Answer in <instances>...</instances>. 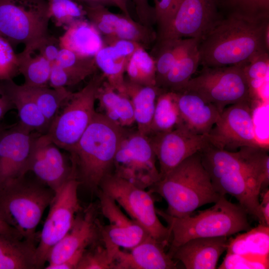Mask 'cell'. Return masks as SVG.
Instances as JSON below:
<instances>
[{"mask_svg": "<svg viewBox=\"0 0 269 269\" xmlns=\"http://www.w3.org/2000/svg\"><path fill=\"white\" fill-rule=\"evenodd\" d=\"M0 234L16 236L22 238L19 234L12 228L3 219L0 214Z\"/></svg>", "mask_w": 269, "mask_h": 269, "instance_id": "53", "label": "cell"}, {"mask_svg": "<svg viewBox=\"0 0 269 269\" xmlns=\"http://www.w3.org/2000/svg\"><path fill=\"white\" fill-rule=\"evenodd\" d=\"M228 237L190 239L168 254L181 262L186 269H215L222 254L226 251Z\"/></svg>", "mask_w": 269, "mask_h": 269, "instance_id": "21", "label": "cell"}, {"mask_svg": "<svg viewBox=\"0 0 269 269\" xmlns=\"http://www.w3.org/2000/svg\"><path fill=\"white\" fill-rule=\"evenodd\" d=\"M19 74L17 54L12 45L0 35V81L12 80Z\"/></svg>", "mask_w": 269, "mask_h": 269, "instance_id": "42", "label": "cell"}, {"mask_svg": "<svg viewBox=\"0 0 269 269\" xmlns=\"http://www.w3.org/2000/svg\"><path fill=\"white\" fill-rule=\"evenodd\" d=\"M105 80L102 73H95L85 87L66 100L46 133L58 147L69 151L78 141L96 113L97 90Z\"/></svg>", "mask_w": 269, "mask_h": 269, "instance_id": "7", "label": "cell"}, {"mask_svg": "<svg viewBox=\"0 0 269 269\" xmlns=\"http://www.w3.org/2000/svg\"><path fill=\"white\" fill-rule=\"evenodd\" d=\"M17 55L19 73L24 79L23 85L31 87L48 86L52 64L29 46H25Z\"/></svg>", "mask_w": 269, "mask_h": 269, "instance_id": "29", "label": "cell"}, {"mask_svg": "<svg viewBox=\"0 0 269 269\" xmlns=\"http://www.w3.org/2000/svg\"><path fill=\"white\" fill-rule=\"evenodd\" d=\"M80 4H101L105 6H115L112 0H76Z\"/></svg>", "mask_w": 269, "mask_h": 269, "instance_id": "54", "label": "cell"}, {"mask_svg": "<svg viewBox=\"0 0 269 269\" xmlns=\"http://www.w3.org/2000/svg\"><path fill=\"white\" fill-rule=\"evenodd\" d=\"M149 191L165 200L167 214L179 218L191 214L202 206L215 203L222 195L215 189L199 152L167 173Z\"/></svg>", "mask_w": 269, "mask_h": 269, "instance_id": "4", "label": "cell"}, {"mask_svg": "<svg viewBox=\"0 0 269 269\" xmlns=\"http://www.w3.org/2000/svg\"><path fill=\"white\" fill-rule=\"evenodd\" d=\"M127 131L96 112L78 141L68 151L81 184L98 191L105 177L113 173L116 153Z\"/></svg>", "mask_w": 269, "mask_h": 269, "instance_id": "3", "label": "cell"}, {"mask_svg": "<svg viewBox=\"0 0 269 269\" xmlns=\"http://www.w3.org/2000/svg\"><path fill=\"white\" fill-rule=\"evenodd\" d=\"M252 101L256 106L267 102L265 92L268 85L269 54L262 53L242 65Z\"/></svg>", "mask_w": 269, "mask_h": 269, "instance_id": "32", "label": "cell"}, {"mask_svg": "<svg viewBox=\"0 0 269 269\" xmlns=\"http://www.w3.org/2000/svg\"><path fill=\"white\" fill-rule=\"evenodd\" d=\"M261 201L260 202V212L264 225L269 226V190L267 188L260 193Z\"/></svg>", "mask_w": 269, "mask_h": 269, "instance_id": "51", "label": "cell"}, {"mask_svg": "<svg viewBox=\"0 0 269 269\" xmlns=\"http://www.w3.org/2000/svg\"><path fill=\"white\" fill-rule=\"evenodd\" d=\"M269 259L255 258L227 252L220 269H269Z\"/></svg>", "mask_w": 269, "mask_h": 269, "instance_id": "45", "label": "cell"}, {"mask_svg": "<svg viewBox=\"0 0 269 269\" xmlns=\"http://www.w3.org/2000/svg\"><path fill=\"white\" fill-rule=\"evenodd\" d=\"M96 100L102 112L101 113L116 124L126 128L135 123L133 107L130 98L114 89L106 80L97 90Z\"/></svg>", "mask_w": 269, "mask_h": 269, "instance_id": "26", "label": "cell"}, {"mask_svg": "<svg viewBox=\"0 0 269 269\" xmlns=\"http://www.w3.org/2000/svg\"><path fill=\"white\" fill-rule=\"evenodd\" d=\"M85 11L86 17L101 33L106 37H113L115 25L120 15L110 11L101 4H80Z\"/></svg>", "mask_w": 269, "mask_h": 269, "instance_id": "40", "label": "cell"}, {"mask_svg": "<svg viewBox=\"0 0 269 269\" xmlns=\"http://www.w3.org/2000/svg\"><path fill=\"white\" fill-rule=\"evenodd\" d=\"M199 152L216 191L235 197L248 214L264 225L259 199L269 184V147L245 146L229 151L209 143Z\"/></svg>", "mask_w": 269, "mask_h": 269, "instance_id": "1", "label": "cell"}, {"mask_svg": "<svg viewBox=\"0 0 269 269\" xmlns=\"http://www.w3.org/2000/svg\"><path fill=\"white\" fill-rule=\"evenodd\" d=\"M198 46L179 59L157 86L165 91L183 90L200 64Z\"/></svg>", "mask_w": 269, "mask_h": 269, "instance_id": "33", "label": "cell"}, {"mask_svg": "<svg viewBox=\"0 0 269 269\" xmlns=\"http://www.w3.org/2000/svg\"><path fill=\"white\" fill-rule=\"evenodd\" d=\"M34 247H36L34 241L0 234V269H4L6 262L13 255Z\"/></svg>", "mask_w": 269, "mask_h": 269, "instance_id": "43", "label": "cell"}, {"mask_svg": "<svg viewBox=\"0 0 269 269\" xmlns=\"http://www.w3.org/2000/svg\"><path fill=\"white\" fill-rule=\"evenodd\" d=\"M182 126L194 134L206 135L221 112L212 104L195 92H175Z\"/></svg>", "mask_w": 269, "mask_h": 269, "instance_id": "22", "label": "cell"}, {"mask_svg": "<svg viewBox=\"0 0 269 269\" xmlns=\"http://www.w3.org/2000/svg\"><path fill=\"white\" fill-rule=\"evenodd\" d=\"M134 3L139 22L142 24L152 27L155 23L154 11L148 0H130Z\"/></svg>", "mask_w": 269, "mask_h": 269, "instance_id": "49", "label": "cell"}, {"mask_svg": "<svg viewBox=\"0 0 269 269\" xmlns=\"http://www.w3.org/2000/svg\"><path fill=\"white\" fill-rule=\"evenodd\" d=\"M269 18L252 19L227 16L198 45L202 66L245 64L269 52Z\"/></svg>", "mask_w": 269, "mask_h": 269, "instance_id": "2", "label": "cell"}, {"mask_svg": "<svg viewBox=\"0 0 269 269\" xmlns=\"http://www.w3.org/2000/svg\"><path fill=\"white\" fill-rule=\"evenodd\" d=\"M29 46L36 50L52 64L55 62L61 49L59 39L50 34Z\"/></svg>", "mask_w": 269, "mask_h": 269, "instance_id": "47", "label": "cell"}, {"mask_svg": "<svg viewBox=\"0 0 269 269\" xmlns=\"http://www.w3.org/2000/svg\"><path fill=\"white\" fill-rule=\"evenodd\" d=\"M147 136L159 163L160 179L209 144L205 135L194 134L183 126Z\"/></svg>", "mask_w": 269, "mask_h": 269, "instance_id": "17", "label": "cell"}, {"mask_svg": "<svg viewBox=\"0 0 269 269\" xmlns=\"http://www.w3.org/2000/svg\"><path fill=\"white\" fill-rule=\"evenodd\" d=\"M153 1L155 20L158 28L157 33L158 38L169 27L181 0H153Z\"/></svg>", "mask_w": 269, "mask_h": 269, "instance_id": "44", "label": "cell"}, {"mask_svg": "<svg viewBox=\"0 0 269 269\" xmlns=\"http://www.w3.org/2000/svg\"><path fill=\"white\" fill-rule=\"evenodd\" d=\"M59 41L61 48L82 57H94L105 45L100 32L85 18L77 20L67 27Z\"/></svg>", "mask_w": 269, "mask_h": 269, "instance_id": "25", "label": "cell"}, {"mask_svg": "<svg viewBox=\"0 0 269 269\" xmlns=\"http://www.w3.org/2000/svg\"><path fill=\"white\" fill-rule=\"evenodd\" d=\"M98 208L95 204L91 203L77 214L70 231L50 250L47 266L61 263L77 251L86 249L101 241L102 223L97 216Z\"/></svg>", "mask_w": 269, "mask_h": 269, "instance_id": "19", "label": "cell"}, {"mask_svg": "<svg viewBox=\"0 0 269 269\" xmlns=\"http://www.w3.org/2000/svg\"><path fill=\"white\" fill-rule=\"evenodd\" d=\"M46 134L35 138L27 165L37 179L56 193L72 178H76L72 165Z\"/></svg>", "mask_w": 269, "mask_h": 269, "instance_id": "16", "label": "cell"}, {"mask_svg": "<svg viewBox=\"0 0 269 269\" xmlns=\"http://www.w3.org/2000/svg\"><path fill=\"white\" fill-rule=\"evenodd\" d=\"M13 108L12 102L5 91L0 96V122L5 114Z\"/></svg>", "mask_w": 269, "mask_h": 269, "instance_id": "52", "label": "cell"}, {"mask_svg": "<svg viewBox=\"0 0 269 269\" xmlns=\"http://www.w3.org/2000/svg\"><path fill=\"white\" fill-rule=\"evenodd\" d=\"M224 17L217 0H181L169 27L156 40L193 38L200 41Z\"/></svg>", "mask_w": 269, "mask_h": 269, "instance_id": "14", "label": "cell"}, {"mask_svg": "<svg viewBox=\"0 0 269 269\" xmlns=\"http://www.w3.org/2000/svg\"><path fill=\"white\" fill-rule=\"evenodd\" d=\"M115 5L122 12L123 14L129 17H132L130 14L128 5V0H112Z\"/></svg>", "mask_w": 269, "mask_h": 269, "instance_id": "55", "label": "cell"}, {"mask_svg": "<svg viewBox=\"0 0 269 269\" xmlns=\"http://www.w3.org/2000/svg\"><path fill=\"white\" fill-rule=\"evenodd\" d=\"M50 19L47 0H0V35L12 46L49 35Z\"/></svg>", "mask_w": 269, "mask_h": 269, "instance_id": "8", "label": "cell"}, {"mask_svg": "<svg viewBox=\"0 0 269 269\" xmlns=\"http://www.w3.org/2000/svg\"><path fill=\"white\" fill-rule=\"evenodd\" d=\"M166 246L150 236L130 249H118L112 269H173L176 262L165 251Z\"/></svg>", "mask_w": 269, "mask_h": 269, "instance_id": "20", "label": "cell"}, {"mask_svg": "<svg viewBox=\"0 0 269 269\" xmlns=\"http://www.w3.org/2000/svg\"><path fill=\"white\" fill-rule=\"evenodd\" d=\"M104 42H106L107 45L114 47L119 53L129 60L138 49L144 47L137 42L115 37H106V40Z\"/></svg>", "mask_w": 269, "mask_h": 269, "instance_id": "48", "label": "cell"}, {"mask_svg": "<svg viewBox=\"0 0 269 269\" xmlns=\"http://www.w3.org/2000/svg\"><path fill=\"white\" fill-rule=\"evenodd\" d=\"M99 207L109 224L101 227V240L114 258L120 248L130 249L150 235L136 221L128 217L117 202L100 189L97 191Z\"/></svg>", "mask_w": 269, "mask_h": 269, "instance_id": "15", "label": "cell"}, {"mask_svg": "<svg viewBox=\"0 0 269 269\" xmlns=\"http://www.w3.org/2000/svg\"><path fill=\"white\" fill-rule=\"evenodd\" d=\"M115 37L137 42L144 48L156 40L157 33L152 27L134 21L132 17L120 15L115 27Z\"/></svg>", "mask_w": 269, "mask_h": 269, "instance_id": "37", "label": "cell"}, {"mask_svg": "<svg viewBox=\"0 0 269 269\" xmlns=\"http://www.w3.org/2000/svg\"><path fill=\"white\" fill-rule=\"evenodd\" d=\"M81 81L74 74L58 66L52 64L48 85L52 88H66L76 85Z\"/></svg>", "mask_w": 269, "mask_h": 269, "instance_id": "46", "label": "cell"}, {"mask_svg": "<svg viewBox=\"0 0 269 269\" xmlns=\"http://www.w3.org/2000/svg\"><path fill=\"white\" fill-rule=\"evenodd\" d=\"M157 158L149 137L127 131L116 153L113 173L142 189L160 179Z\"/></svg>", "mask_w": 269, "mask_h": 269, "instance_id": "11", "label": "cell"}, {"mask_svg": "<svg viewBox=\"0 0 269 269\" xmlns=\"http://www.w3.org/2000/svg\"><path fill=\"white\" fill-rule=\"evenodd\" d=\"M99 189L111 197L153 238L169 245L170 233L159 220L152 193L140 188L113 173L103 180Z\"/></svg>", "mask_w": 269, "mask_h": 269, "instance_id": "9", "label": "cell"}, {"mask_svg": "<svg viewBox=\"0 0 269 269\" xmlns=\"http://www.w3.org/2000/svg\"><path fill=\"white\" fill-rule=\"evenodd\" d=\"M5 91L19 118V123L32 132L46 134L50 124L24 85H17L13 80L3 81Z\"/></svg>", "mask_w": 269, "mask_h": 269, "instance_id": "23", "label": "cell"}, {"mask_svg": "<svg viewBox=\"0 0 269 269\" xmlns=\"http://www.w3.org/2000/svg\"><path fill=\"white\" fill-rule=\"evenodd\" d=\"M158 215L167 223L170 233L168 252L197 238L230 236L251 229L248 213L239 204L221 195L211 207L183 217L171 216L156 208Z\"/></svg>", "mask_w": 269, "mask_h": 269, "instance_id": "5", "label": "cell"}, {"mask_svg": "<svg viewBox=\"0 0 269 269\" xmlns=\"http://www.w3.org/2000/svg\"><path fill=\"white\" fill-rule=\"evenodd\" d=\"M163 91L156 86L142 85L125 79L123 90L120 93L127 95L132 102L137 131L140 134L149 135L156 99Z\"/></svg>", "mask_w": 269, "mask_h": 269, "instance_id": "24", "label": "cell"}, {"mask_svg": "<svg viewBox=\"0 0 269 269\" xmlns=\"http://www.w3.org/2000/svg\"><path fill=\"white\" fill-rule=\"evenodd\" d=\"M224 17L236 16L252 19L269 18V0H217Z\"/></svg>", "mask_w": 269, "mask_h": 269, "instance_id": "36", "label": "cell"}, {"mask_svg": "<svg viewBox=\"0 0 269 269\" xmlns=\"http://www.w3.org/2000/svg\"><path fill=\"white\" fill-rule=\"evenodd\" d=\"M55 193L38 181L25 176L0 187V214L22 239L35 241L36 229Z\"/></svg>", "mask_w": 269, "mask_h": 269, "instance_id": "6", "label": "cell"}, {"mask_svg": "<svg viewBox=\"0 0 269 269\" xmlns=\"http://www.w3.org/2000/svg\"><path fill=\"white\" fill-rule=\"evenodd\" d=\"M25 86L50 124L72 92L64 87L52 88L48 86L41 87Z\"/></svg>", "mask_w": 269, "mask_h": 269, "instance_id": "35", "label": "cell"}, {"mask_svg": "<svg viewBox=\"0 0 269 269\" xmlns=\"http://www.w3.org/2000/svg\"><path fill=\"white\" fill-rule=\"evenodd\" d=\"M98 68L101 70L107 82L116 90L124 89L128 58L119 53L114 47L105 45L94 56Z\"/></svg>", "mask_w": 269, "mask_h": 269, "instance_id": "31", "label": "cell"}, {"mask_svg": "<svg viewBox=\"0 0 269 269\" xmlns=\"http://www.w3.org/2000/svg\"><path fill=\"white\" fill-rule=\"evenodd\" d=\"M200 40L186 38L156 41V86L161 82L174 63L181 57L198 46Z\"/></svg>", "mask_w": 269, "mask_h": 269, "instance_id": "27", "label": "cell"}, {"mask_svg": "<svg viewBox=\"0 0 269 269\" xmlns=\"http://www.w3.org/2000/svg\"><path fill=\"white\" fill-rule=\"evenodd\" d=\"M255 108L248 103L225 108L205 135L209 143L229 151H235L245 146L269 147L268 143L262 141L257 135L253 118Z\"/></svg>", "mask_w": 269, "mask_h": 269, "instance_id": "13", "label": "cell"}, {"mask_svg": "<svg viewBox=\"0 0 269 269\" xmlns=\"http://www.w3.org/2000/svg\"><path fill=\"white\" fill-rule=\"evenodd\" d=\"M39 134L19 123L9 129L0 128V187L25 176L33 144Z\"/></svg>", "mask_w": 269, "mask_h": 269, "instance_id": "18", "label": "cell"}, {"mask_svg": "<svg viewBox=\"0 0 269 269\" xmlns=\"http://www.w3.org/2000/svg\"><path fill=\"white\" fill-rule=\"evenodd\" d=\"M5 92L3 81H0V96Z\"/></svg>", "mask_w": 269, "mask_h": 269, "instance_id": "56", "label": "cell"}, {"mask_svg": "<svg viewBox=\"0 0 269 269\" xmlns=\"http://www.w3.org/2000/svg\"><path fill=\"white\" fill-rule=\"evenodd\" d=\"M113 258L101 241L84 252L76 269H112Z\"/></svg>", "mask_w": 269, "mask_h": 269, "instance_id": "41", "label": "cell"}, {"mask_svg": "<svg viewBox=\"0 0 269 269\" xmlns=\"http://www.w3.org/2000/svg\"><path fill=\"white\" fill-rule=\"evenodd\" d=\"M182 126L176 93L162 91L158 96L148 136L170 131Z\"/></svg>", "mask_w": 269, "mask_h": 269, "instance_id": "30", "label": "cell"}, {"mask_svg": "<svg viewBox=\"0 0 269 269\" xmlns=\"http://www.w3.org/2000/svg\"><path fill=\"white\" fill-rule=\"evenodd\" d=\"M80 184L76 178H72L55 193L36 248L38 269L43 268L50 250L70 231L82 209L78 197Z\"/></svg>", "mask_w": 269, "mask_h": 269, "instance_id": "12", "label": "cell"}, {"mask_svg": "<svg viewBox=\"0 0 269 269\" xmlns=\"http://www.w3.org/2000/svg\"><path fill=\"white\" fill-rule=\"evenodd\" d=\"M126 72L128 79L134 83L145 86H156L155 60L144 47L138 49L130 58Z\"/></svg>", "mask_w": 269, "mask_h": 269, "instance_id": "34", "label": "cell"}, {"mask_svg": "<svg viewBox=\"0 0 269 269\" xmlns=\"http://www.w3.org/2000/svg\"><path fill=\"white\" fill-rule=\"evenodd\" d=\"M192 91L214 105L221 113L226 107L252 101L242 65L210 67L203 66L182 91Z\"/></svg>", "mask_w": 269, "mask_h": 269, "instance_id": "10", "label": "cell"}, {"mask_svg": "<svg viewBox=\"0 0 269 269\" xmlns=\"http://www.w3.org/2000/svg\"><path fill=\"white\" fill-rule=\"evenodd\" d=\"M86 249H80L62 263L53 266H47L44 269H76L83 254Z\"/></svg>", "mask_w": 269, "mask_h": 269, "instance_id": "50", "label": "cell"}, {"mask_svg": "<svg viewBox=\"0 0 269 269\" xmlns=\"http://www.w3.org/2000/svg\"><path fill=\"white\" fill-rule=\"evenodd\" d=\"M54 63L75 74L82 81L98 69L94 57H82L64 48L60 49Z\"/></svg>", "mask_w": 269, "mask_h": 269, "instance_id": "39", "label": "cell"}, {"mask_svg": "<svg viewBox=\"0 0 269 269\" xmlns=\"http://www.w3.org/2000/svg\"><path fill=\"white\" fill-rule=\"evenodd\" d=\"M227 252L262 259L269 257V226L260 224L229 239Z\"/></svg>", "mask_w": 269, "mask_h": 269, "instance_id": "28", "label": "cell"}, {"mask_svg": "<svg viewBox=\"0 0 269 269\" xmlns=\"http://www.w3.org/2000/svg\"><path fill=\"white\" fill-rule=\"evenodd\" d=\"M49 16L56 26L65 29L73 22L85 18L82 5L73 0H47Z\"/></svg>", "mask_w": 269, "mask_h": 269, "instance_id": "38", "label": "cell"}]
</instances>
